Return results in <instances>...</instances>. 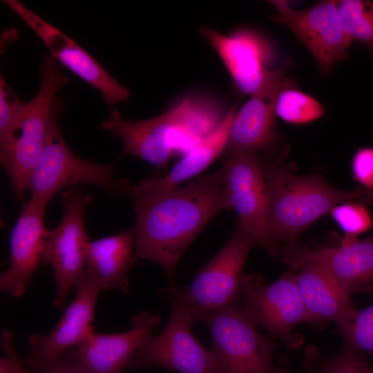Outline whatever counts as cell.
<instances>
[{"label": "cell", "instance_id": "6da1fadb", "mask_svg": "<svg viewBox=\"0 0 373 373\" xmlns=\"http://www.w3.org/2000/svg\"><path fill=\"white\" fill-rule=\"evenodd\" d=\"M126 196L134 203L135 257L159 265L173 289L182 254L218 212L231 209L223 169L199 175L164 191L129 185Z\"/></svg>", "mask_w": 373, "mask_h": 373}, {"label": "cell", "instance_id": "7a4b0ae2", "mask_svg": "<svg viewBox=\"0 0 373 373\" xmlns=\"http://www.w3.org/2000/svg\"><path fill=\"white\" fill-rule=\"evenodd\" d=\"M225 115L213 99L195 95L182 99L165 113L136 121L124 119L112 108L101 127L121 138L122 157L133 155L164 168L174 152L184 155L213 133Z\"/></svg>", "mask_w": 373, "mask_h": 373}, {"label": "cell", "instance_id": "3957f363", "mask_svg": "<svg viewBox=\"0 0 373 373\" xmlns=\"http://www.w3.org/2000/svg\"><path fill=\"white\" fill-rule=\"evenodd\" d=\"M271 202V229L275 239L287 244L314 222L346 201L363 203L367 190L343 191L316 174L298 175L280 162L262 164Z\"/></svg>", "mask_w": 373, "mask_h": 373}, {"label": "cell", "instance_id": "277c9868", "mask_svg": "<svg viewBox=\"0 0 373 373\" xmlns=\"http://www.w3.org/2000/svg\"><path fill=\"white\" fill-rule=\"evenodd\" d=\"M41 84L37 95L25 102L19 127L13 144L0 157L15 197L21 199L30 175L44 150L50 124L60 101L57 92L68 82L50 55L44 57L40 69Z\"/></svg>", "mask_w": 373, "mask_h": 373}, {"label": "cell", "instance_id": "5b68a950", "mask_svg": "<svg viewBox=\"0 0 373 373\" xmlns=\"http://www.w3.org/2000/svg\"><path fill=\"white\" fill-rule=\"evenodd\" d=\"M60 102L53 114L41 155L28 183L31 199L46 207L61 189L88 184L111 195H126L127 180L113 178L114 164H98L77 156L67 146L58 124Z\"/></svg>", "mask_w": 373, "mask_h": 373}, {"label": "cell", "instance_id": "8992f818", "mask_svg": "<svg viewBox=\"0 0 373 373\" xmlns=\"http://www.w3.org/2000/svg\"><path fill=\"white\" fill-rule=\"evenodd\" d=\"M200 321L210 329L209 351L220 373H275L272 356L276 345L258 330L239 292L225 307Z\"/></svg>", "mask_w": 373, "mask_h": 373}, {"label": "cell", "instance_id": "52a82bcc", "mask_svg": "<svg viewBox=\"0 0 373 373\" xmlns=\"http://www.w3.org/2000/svg\"><path fill=\"white\" fill-rule=\"evenodd\" d=\"M252 240L238 227L224 246L197 274L193 282L173 289H164L171 304L186 309L195 322L228 305L238 295L242 269Z\"/></svg>", "mask_w": 373, "mask_h": 373}, {"label": "cell", "instance_id": "ba28073f", "mask_svg": "<svg viewBox=\"0 0 373 373\" xmlns=\"http://www.w3.org/2000/svg\"><path fill=\"white\" fill-rule=\"evenodd\" d=\"M64 214L59 224L48 231L42 261L50 265L54 274L56 294L53 306L61 309L67 297L83 280L86 273L85 247L91 239L84 223L86 207L92 202L78 186L61 194Z\"/></svg>", "mask_w": 373, "mask_h": 373}, {"label": "cell", "instance_id": "9c48e42d", "mask_svg": "<svg viewBox=\"0 0 373 373\" xmlns=\"http://www.w3.org/2000/svg\"><path fill=\"white\" fill-rule=\"evenodd\" d=\"M224 172L232 209L238 216V226L254 243L264 247L274 258L281 248L271 229V202L262 166L256 153L229 155Z\"/></svg>", "mask_w": 373, "mask_h": 373}, {"label": "cell", "instance_id": "30bf717a", "mask_svg": "<svg viewBox=\"0 0 373 373\" xmlns=\"http://www.w3.org/2000/svg\"><path fill=\"white\" fill-rule=\"evenodd\" d=\"M247 312L257 325L291 348H298L303 338L294 333L300 323H310L298 287L295 271L289 269L279 279L267 285L263 276H242L239 291Z\"/></svg>", "mask_w": 373, "mask_h": 373}, {"label": "cell", "instance_id": "8fae6325", "mask_svg": "<svg viewBox=\"0 0 373 373\" xmlns=\"http://www.w3.org/2000/svg\"><path fill=\"white\" fill-rule=\"evenodd\" d=\"M276 13L271 19L289 28L303 42L316 61L321 73L327 76L334 66L348 57L352 41L343 26L337 1H321L297 10L285 0H271Z\"/></svg>", "mask_w": 373, "mask_h": 373}, {"label": "cell", "instance_id": "7c38bea8", "mask_svg": "<svg viewBox=\"0 0 373 373\" xmlns=\"http://www.w3.org/2000/svg\"><path fill=\"white\" fill-rule=\"evenodd\" d=\"M172 312L164 329L152 335L135 351L130 368L164 367L179 373H220L209 350L191 331L195 323L182 307L171 304Z\"/></svg>", "mask_w": 373, "mask_h": 373}, {"label": "cell", "instance_id": "4fadbf2b", "mask_svg": "<svg viewBox=\"0 0 373 373\" xmlns=\"http://www.w3.org/2000/svg\"><path fill=\"white\" fill-rule=\"evenodd\" d=\"M200 33L220 57L237 89L250 96L268 86L290 68L293 59L287 57L280 67L268 70L274 51L269 41L257 32L241 29L228 35L203 26Z\"/></svg>", "mask_w": 373, "mask_h": 373}, {"label": "cell", "instance_id": "5bb4252c", "mask_svg": "<svg viewBox=\"0 0 373 373\" xmlns=\"http://www.w3.org/2000/svg\"><path fill=\"white\" fill-rule=\"evenodd\" d=\"M280 258L294 271L306 262L319 265L350 296H373V234L363 240L344 236L339 247L316 249L295 241L281 249Z\"/></svg>", "mask_w": 373, "mask_h": 373}, {"label": "cell", "instance_id": "9a60e30c", "mask_svg": "<svg viewBox=\"0 0 373 373\" xmlns=\"http://www.w3.org/2000/svg\"><path fill=\"white\" fill-rule=\"evenodd\" d=\"M3 2L36 32L57 61L99 91L108 106L128 99L129 90L110 75L87 51L68 36L40 18L20 1L5 0Z\"/></svg>", "mask_w": 373, "mask_h": 373}, {"label": "cell", "instance_id": "2e32d148", "mask_svg": "<svg viewBox=\"0 0 373 373\" xmlns=\"http://www.w3.org/2000/svg\"><path fill=\"white\" fill-rule=\"evenodd\" d=\"M46 207L32 199L26 202L10 237L8 269L1 273L0 287L14 298H20L42 260L48 234L44 225Z\"/></svg>", "mask_w": 373, "mask_h": 373}, {"label": "cell", "instance_id": "e0dca14e", "mask_svg": "<svg viewBox=\"0 0 373 373\" xmlns=\"http://www.w3.org/2000/svg\"><path fill=\"white\" fill-rule=\"evenodd\" d=\"M160 323V314L142 312L131 317L127 332L104 334L93 329L71 350L95 373H124L137 349Z\"/></svg>", "mask_w": 373, "mask_h": 373}, {"label": "cell", "instance_id": "ac0fdd59", "mask_svg": "<svg viewBox=\"0 0 373 373\" xmlns=\"http://www.w3.org/2000/svg\"><path fill=\"white\" fill-rule=\"evenodd\" d=\"M98 282L85 273L75 290V299L50 333L35 332L28 338L30 347L27 355L44 361H53L77 346L93 329L92 322L99 291Z\"/></svg>", "mask_w": 373, "mask_h": 373}, {"label": "cell", "instance_id": "d6986e66", "mask_svg": "<svg viewBox=\"0 0 373 373\" xmlns=\"http://www.w3.org/2000/svg\"><path fill=\"white\" fill-rule=\"evenodd\" d=\"M285 77V75L277 77L267 87L251 95L235 112L224 151L227 155L241 153L256 154L275 142V104Z\"/></svg>", "mask_w": 373, "mask_h": 373}, {"label": "cell", "instance_id": "ffe728a7", "mask_svg": "<svg viewBox=\"0 0 373 373\" xmlns=\"http://www.w3.org/2000/svg\"><path fill=\"white\" fill-rule=\"evenodd\" d=\"M298 270L296 282L310 323L333 321L340 327L354 318L358 309L351 296L324 268L314 262H306Z\"/></svg>", "mask_w": 373, "mask_h": 373}, {"label": "cell", "instance_id": "44dd1931", "mask_svg": "<svg viewBox=\"0 0 373 373\" xmlns=\"http://www.w3.org/2000/svg\"><path fill=\"white\" fill-rule=\"evenodd\" d=\"M134 245L133 229L90 240L85 247L86 274L95 278L102 289H115L129 294L127 273L136 261Z\"/></svg>", "mask_w": 373, "mask_h": 373}, {"label": "cell", "instance_id": "7402d4cb", "mask_svg": "<svg viewBox=\"0 0 373 373\" xmlns=\"http://www.w3.org/2000/svg\"><path fill=\"white\" fill-rule=\"evenodd\" d=\"M236 109V105L226 114L220 126L186 152L167 174L144 179L138 186L153 191H169L198 176L224 152Z\"/></svg>", "mask_w": 373, "mask_h": 373}, {"label": "cell", "instance_id": "603a6c76", "mask_svg": "<svg viewBox=\"0 0 373 373\" xmlns=\"http://www.w3.org/2000/svg\"><path fill=\"white\" fill-rule=\"evenodd\" d=\"M325 111L315 98L298 89L292 79L285 78L276 100V115L287 123L303 124L318 119Z\"/></svg>", "mask_w": 373, "mask_h": 373}, {"label": "cell", "instance_id": "cb8c5ba5", "mask_svg": "<svg viewBox=\"0 0 373 373\" xmlns=\"http://www.w3.org/2000/svg\"><path fill=\"white\" fill-rule=\"evenodd\" d=\"M304 365L318 373H373L361 352L345 344L340 352L331 356L322 355L316 347H308Z\"/></svg>", "mask_w": 373, "mask_h": 373}, {"label": "cell", "instance_id": "d4e9b609", "mask_svg": "<svg viewBox=\"0 0 373 373\" xmlns=\"http://www.w3.org/2000/svg\"><path fill=\"white\" fill-rule=\"evenodd\" d=\"M344 30L352 42L365 44L373 54V2L367 0L337 1Z\"/></svg>", "mask_w": 373, "mask_h": 373}, {"label": "cell", "instance_id": "484cf974", "mask_svg": "<svg viewBox=\"0 0 373 373\" xmlns=\"http://www.w3.org/2000/svg\"><path fill=\"white\" fill-rule=\"evenodd\" d=\"M25 102L12 92L0 75V157L11 149L17 131Z\"/></svg>", "mask_w": 373, "mask_h": 373}, {"label": "cell", "instance_id": "4316f807", "mask_svg": "<svg viewBox=\"0 0 373 373\" xmlns=\"http://www.w3.org/2000/svg\"><path fill=\"white\" fill-rule=\"evenodd\" d=\"M337 330L345 345L373 356V303L358 310L347 324Z\"/></svg>", "mask_w": 373, "mask_h": 373}, {"label": "cell", "instance_id": "83f0119b", "mask_svg": "<svg viewBox=\"0 0 373 373\" xmlns=\"http://www.w3.org/2000/svg\"><path fill=\"white\" fill-rule=\"evenodd\" d=\"M330 216L345 233V237L357 238L373 224L372 217L363 202L346 201L334 206Z\"/></svg>", "mask_w": 373, "mask_h": 373}, {"label": "cell", "instance_id": "f1b7e54d", "mask_svg": "<svg viewBox=\"0 0 373 373\" xmlns=\"http://www.w3.org/2000/svg\"><path fill=\"white\" fill-rule=\"evenodd\" d=\"M22 361L28 373H95L74 355L71 349L53 361L26 355Z\"/></svg>", "mask_w": 373, "mask_h": 373}, {"label": "cell", "instance_id": "f546056e", "mask_svg": "<svg viewBox=\"0 0 373 373\" xmlns=\"http://www.w3.org/2000/svg\"><path fill=\"white\" fill-rule=\"evenodd\" d=\"M351 171L353 179L365 189H373V147L359 148L354 153Z\"/></svg>", "mask_w": 373, "mask_h": 373}, {"label": "cell", "instance_id": "4dcf8cb0", "mask_svg": "<svg viewBox=\"0 0 373 373\" xmlns=\"http://www.w3.org/2000/svg\"><path fill=\"white\" fill-rule=\"evenodd\" d=\"M1 345L5 354L10 356L13 361L12 373H28L23 361H21L15 351L14 345V334L10 329H3L1 333Z\"/></svg>", "mask_w": 373, "mask_h": 373}, {"label": "cell", "instance_id": "1f68e13d", "mask_svg": "<svg viewBox=\"0 0 373 373\" xmlns=\"http://www.w3.org/2000/svg\"><path fill=\"white\" fill-rule=\"evenodd\" d=\"M6 356L0 359V373H12L13 361L10 355L5 354Z\"/></svg>", "mask_w": 373, "mask_h": 373}, {"label": "cell", "instance_id": "d6a6232c", "mask_svg": "<svg viewBox=\"0 0 373 373\" xmlns=\"http://www.w3.org/2000/svg\"><path fill=\"white\" fill-rule=\"evenodd\" d=\"M373 202V189H367V195L364 200V203Z\"/></svg>", "mask_w": 373, "mask_h": 373}, {"label": "cell", "instance_id": "836d02e7", "mask_svg": "<svg viewBox=\"0 0 373 373\" xmlns=\"http://www.w3.org/2000/svg\"><path fill=\"white\" fill-rule=\"evenodd\" d=\"M275 373H290L288 370L284 369V368H277Z\"/></svg>", "mask_w": 373, "mask_h": 373}]
</instances>
